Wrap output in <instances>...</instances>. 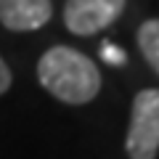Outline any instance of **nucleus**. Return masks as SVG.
Listing matches in <instances>:
<instances>
[{
  "label": "nucleus",
  "instance_id": "20e7f679",
  "mask_svg": "<svg viewBox=\"0 0 159 159\" xmlns=\"http://www.w3.org/2000/svg\"><path fill=\"white\" fill-rule=\"evenodd\" d=\"M53 16L51 0H0V24L11 32L43 29Z\"/></svg>",
  "mask_w": 159,
  "mask_h": 159
},
{
  "label": "nucleus",
  "instance_id": "f03ea898",
  "mask_svg": "<svg viewBox=\"0 0 159 159\" xmlns=\"http://www.w3.org/2000/svg\"><path fill=\"white\" fill-rule=\"evenodd\" d=\"M130 159H157L159 154V90L146 88L135 93L130 109V127L125 135Z\"/></svg>",
  "mask_w": 159,
  "mask_h": 159
},
{
  "label": "nucleus",
  "instance_id": "39448f33",
  "mask_svg": "<svg viewBox=\"0 0 159 159\" xmlns=\"http://www.w3.org/2000/svg\"><path fill=\"white\" fill-rule=\"evenodd\" d=\"M138 51L148 66L159 74V19H146L138 27Z\"/></svg>",
  "mask_w": 159,
  "mask_h": 159
},
{
  "label": "nucleus",
  "instance_id": "f257e3e1",
  "mask_svg": "<svg viewBox=\"0 0 159 159\" xmlns=\"http://www.w3.org/2000/svg\"><path fill=\"white\" fill-rule=\"evenodd\" d=\"M37 82L56 101L69 106H82L98 96L101 72L85 53L69 45H53L37 61Z\"/></svg>",
  "mask_w": 159,
  "mask_h": 159
},
{
  "label": "nucleus",
  "instance_id": "423d86ee",
  "mask_svg": "<svg viewBox=\"0 0 159 159\" xmlns=\"http://www.w3.org/2000/svg\"><path fill=\"white\" fill-rule=\"evenodd\" d=\"M11 82H13V74H11V69H8V64L0 58V96L11 88Z\"/></svg>",
  "mask_w": 159,
  "mask_h": 159
},
{
  "label": "nucleus",
  "instance_id": "7ed1b4c3",
  "mask_svg": "<svg viewBox=\"0 0 159 159\" xmlns=\"http://www.w3.org/2000/svg\"><path fill=\"white\" fill-rule=\"evenodd\" d=\"M125 11V0H66L64 24L77 37H90L111 27Z\"/></svg>",
  "mask_w": 159,
  "mask_h": 159
},
{
  "label": "nucleus",
  "instance_id": "0eeeda50",
  "mask_svg": "<svg viewBox=\"0 0 159 159\" xmlns=\"http://www.w3.org/2000/svg\"><path fill=\"white\" fill-rule=\"evenodd\" d=\"M103 58H106V61H111V64H122L125 61V53L119 51V48H114V45H103Z\"/></svg>",
  "mask_w": 159,
  "mask_h": 159
}]
</instances>
